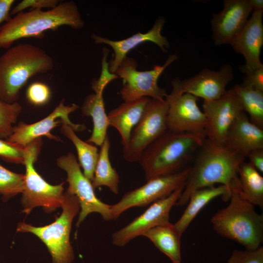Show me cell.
Instances as JSON below:
<instances>
[{
  "label": "cell",
  "mask_w": 263,
  "mask_h": 263,
  "mask_svg": "<svg viewBox=\"0 0 263 263\" xmlns=\"http://www.w3.org/2000/svg\"><path fill=\"white\" fill-rule=\"evenodd\" d=\"M176 206L186 205L197 189L219 183L225 186L231 195L241 192L238 169L245 158L225 146L212 143L207 138L198 149Z\"/></svg>",
  "instance_id": "obj_1"
},
{
  "label": "cell",
  "mask_w": 263,
  "mask_h": 263,
  "mask_svg": "<svg viewBox=\"0 0 263 263\" xmlns=\"http://www.w3.org/2000/svg\"><path fill=\"white\" fill-rule=\"evenodd\" d=\"M62 26L75 30L84 26L78 6L73 1H60L55 8L21 12L0 27V49H9L17 40L27 38H41L48 30Z\"/></svg>",
  "instance_id": "obj_2"
},
{
  "label": "cell",
  "mask_w": 263,
  "mask_h": 263,
  "mask_svg": "<svg viewBox=\"0 0 263 263\" xmlns=\"http://www.w3.org/2000/svg\"><path fill=\"white\" fill-rule=\"evenodd\" d=\"M206 138L198 134L167 130L146 148L138 161L147 181L185 169Z\"/></svg>",
  "instance_id": "obj_3"
},
{
  "label": "cell",
  "mask_w": 263,
  "mask_h": 263,
  "mask_svg": "<svg viewBox=\"0 0 263 263\" xmlns=\"http://www.w3.org/2000/svg\"><path fill=\"white\" fill-rule=\"evenodd\" d=\"M53 58L42 48L30 43L9 48L0 56V99L17 102L21 89L35 75L52 70Z\"/></svg>",
  "instance_id": "obj_4"
},
{
  "label": "cell",
  "mask_w": 263,
  "mask_h": 263,
  "mask_svg": "<svg viewBox=\"0 0 263 263\" xmlns=\"http://www.w3.org/2000/svg\"><path fill=\"white\" fill-rule=\"evenodd\" d=\"M230 203L216 212L211 219L215 231L221 236L254 250L263 240V215L255 210L254 206L238 192L232 191Z\"/></svg>",
  "instance_id": "obj_5"
},
{
  "label": "cell",
  "mask_w": 263,
  "mask_h": 263,
  "mask_svg": "<svg viewBox=\"0 0 263 263\" xmlns=\"http://www.w3.org/2000/svg\"><path fill=\"white\" fill-rule=\"evenodd\" d=\"M61 208V214L53 223L35 226L21 222L18 224L17 231L30 233L38 237L46 246L52 263H72L75 255L70 240V233L73 220L80 210L77 197L65 191Z\"/></svg>",
  "instance_id": "obj_6"
},
{
  "label": "cell",
  "mask_w": 263,
  "mask_h": 263,
  "mask_svg": "<svg viewBox=\"0 0 263 263\" xmlns=\"http://www.w3.org/2000/svg\"><path fill=\"white\" fill-rule=\"evenodd\" d=\"M42 142L41 138L29 144L27 147L24 165V189L22 193V213L29 214L36 207H41L47 213H51L61 207L64 199L63 184L52 185L47 182L36 171L34 164L37 161Z\"/></svg>",
  "instance_id": "obj_7"
},
{
  "label": "cell",
  "mask_w": 263,
  "mask_h": 263,
  "mask_svg": "<svg viewBox=\"0 0 263 263\" xmlns=\"http://www.w3.org/2000/svg\"><path fill=\"white\" fill-rule=\"evenodd\" d=\"M177 58L175 54L169 55L163 65H156L151 70L141 71L137 70L135 59L125 57L115 73L123 80V87L120 92L122 99L124 101H130L147 97L164 100L167 93L158 86V79L165 69Z\"/></svg>",
  "instance_id": "obj_8"
},
{
  "label": "cell",
  "mask_w": 263,
  "mask_h": 263,
  "mask_svg": "<svg viewBox=\"0 0 263 263\" xmlns=\"http://www.w3.org/2000/svg\"><path fill=\"white\" fill-rule=\"evenodd\" d=\"M56 164L67 174L68 187L66 192L75 196L79 201L80 210L76 226L94 212L99 213L105 221L112 220L111 205L104 203L96 197L91 181L81 171L74 154L68 152L61 156L57 159Z\"/></svg>",
  "instance_id": "obj_9"
},
{
  "label": "cell",
  "mask_w": 263,
  "mask_h": 263,
  "mask_svg": "<svg viewBox=\"0 0 263 263\" xmlns=\"http://www.w3.org/2000/svg\"><path fill=\"white\" fill-rule=\"evenodd\" d=\"M167 101L150 99L144 113L133 129L123 156L128 162H137L146 148L167 130Z\"/></svg>",
  "instance_id": "obj_10"
},
{
  "label": "cell",
  "mask_w": 263,
  "mask_h": 263,
  "mask_svg": "<svg viewBox=\"0 0 263 263\" xmlns=\"http://www.w3.org/2000/svg\"><path fill=\"white\" fill-rule=\"evenodd\" d=\"M171 83L172 90L165 98L169 105L167 116L168 130L206 137V118L197 105L198 97L183 92L179 78H174Z\"/></svg>",
  "instance_id": "obj_11"
},
{
  "label": "cell",
  "mask_w": 263,
  "mask_h": 263,
  "mask_svg": "<svg viewBox=\"0 0 263 263\" xmlns=\"http://www.w3.org/2000/svg\"><path fill=\"white\" fill-rule=\"evenodd\" d=\"M190 168H185L175 173L150 179L143 186L126 192L118 203L111 205L112 220L117 219L131 207L148 206L184 186Z\"/></svg>",
  "instance_id": "obj_12"
},
{
  "label": "cell",
  "mask_w": 263,
  "mask_h": 263,
  "mask_svg": "<svg viewBox=\"0 0 263 263\" xmlns=\"http://www.w3.org/2000/svg\"><path fill=\"white\" fill-rule=\"evenodd\" d=\"M203 109L206 118V138L215 145L224 146L229 128L244 112L232 88L217 99L204 101Z\"/></svg>",
  "instance_id": "obj_13"
},
{
  "label": "cell",
  "mask_w": 263,
  "mask_h": 263,
  "mask_svg": "<svg viewBox=\"0 0 263 263\" xmlns=\"http://www.w3.org/2000/svg\"><path fill=\"white\" fill-rule=\"evenodd\" d=\"M184 186L177 188L167 197L153 203L142 214L114 232L112 236L113 244L123 246L154 227L170 224L169 212L181 196Z\"/></svg>",
  "instance_id": "obj_14"
},
{
  "label": "cell",
  "mask_w": 263,
  "mask_h": 263,
  "mask_svg": "<svg viewBox=\"0 0 263 263\" xmlns=\"http://www.w3.org/2000/svg\"><path fill=\"white\" fill-rule=\"evenodd\" d=\"M79 106L75 104L66 106L62 100L53 111L42 120L33 124L19 122L13 127L12 134L6 139L8 142L26 147L34 140L45 136L51 139L59 140L53 135L51 131L56 127L59 121L57 118L70 126L75 132H81L86 129L83 124H75L71 122L69 115L78 109Z\"/></svg>",
  "instance_id": "obj_15"
},
{
  "label": "cell",
  "mask_w": 263,
  "mask_h": 263,
  "mask_svg": "<svg viewBox=\"0 0 263 263\" xmlns=\"http://www.w3.org/2000/svg\"><path fill=\"white\" fill-rule=\"evenodd\" d=\"M224 8L210 20L215 45L230 44L248 20L252 11L248 0H224Z\"/></svg>",
  "instance_id": "obj_16"
},
{
  "label": "cell",
  "mask_w": 263,
  "mask_h": 263,
  "mask_svg": "<svg viewBox=\"0 0 263 263\" xmlns=\"http://www.w3.org/2000/svg\"><path fill=\"white\" fill-rule=\"evenodd\" d=\"M233 76L231 66L225 64L218 71L205 68L195 75L181 80V84L184 93L210 101L219 98L226 93V86Z\"/></svg>",
  "instance_id": "obj_17"
},
{
  "label": "cell",
  "mask_w": 263,
  "mask_h": 263,
  "mask_svg": "<svg viewBox=\"0 0 263 263\" xmlns=\"http://www.w3.org/2000/svg\"><path fill=\"white\" fill-rule=\"evenodd\" d=\"M165 19L161 17L156 20L153 27L147 32L137 33L130 37L120 40H113L94 34L91 38L97 44L104 43L110 46L113 50V56L109 62L110 73L115 74L116 71L132 49L145 42L156 44L163 52H167L169 43L166 37L161 34Z\"/></svg>",
  "instance_id": "obj_18"
},
{
  "label": "cell",
  "mask_w": 263,
  "mask_h": 263,
  "mask_svg": "<svg viewBox=\"0 0 263 263\" xmlns=\"http://www.w3.org/2000/svg\"><path fill=\"white\" fill-rule=\"evenodd\" d=\"M263 10L254 11L230 43L235 51L244 56V65L251 70L263 67L260 60L263 45Z\"/></svg>",
  "instance_id": "obj_19"
},
{
  "label": "cell",
  "mask_w": 263,
  "mask_h": 263,
  "mask_svg": "<svg viewBox=\"0 0 263 263\" xmlns=\"http://www.w3.org/2000/svg\"><path fill=\"white\" fill-rule=\"evenodd\" d=\"M224 146L245 158L251 151L263 149V129L252 123L243 112L229 128Z\"/></svg>",
  "instance_id": "obj_20"
},
{
  "label": "cell",
  "mask_w": 263,
  "mask_h": 263,
  "mask_svg": "<svg viewBox=\"0 0 263 263\" xmlns=\"http://www.w3.org/2000/svg\"><path fill=\"white\" fill-rule=\"evenodd\" d=\"M150 99L144 97L134 101H124L108 114L109 126L117 130L123 147L128 144L131 132L141 119Z\"/></svg>",
  "instance_id": "obj_21"
},
{
  "label": "cell",
  "mask_w": 263,
  "mask_h": 263,
  "mask_svg": "<svg viewBox=\"0 0 263 263\" xmlns=\"http://www.w3.org/2000/svg\"><path fill=\"white\" fill-rule=\"evenodd\" d=\"M222 196L225 201L229 200L230 194L227 188L221 185L196 190L192 193L188 204L180 219L173 225L176 231L182 236L200 210L215 197Z\"/></svg>",
  "instance_id": "obj_22"
},
{
  "label": "cell",
  "mask_w": 263,
  "mask_h": 263,
  "mask_svg": "<svg viewBox=\"0 0 263 263\" xmlns=\"http://www.w3.org/2000/svg\"><path fill=\"white\" fill-rule=\"evenodd\" d=\"M81 110L84 115L92 117L93 122L92 133L86 142L100 146L107 135L109 127L103 93H94L87 95L83 100Z\"/></svg>",
  "instance_id": "obj_23"
},
{
  "label": "cell",
  "mask_w": 263,
  "mask_h": 263,
  "mask_svg": "<svg viewBox=\"0 0 263 263\" xmlns=\"http://www.w3.org/2000/svg\"><path fill=\"white\" fill-rule=\"evenodd\" d=\"M142 236L149 239L172 263H181L182 236L176 231L173 224L170 223L154 227L145 232Z\"/></svg>",
  "instance_id": "obj_24"
},
{
  "label": "cell",
  "mask_w": 263,
  "mask_h": 263,
  "mask_svg": "<svg viewBox=\"0 0 263 263\" xmlns=\"http://www.w3.org/2000/svg\"><path fill=\"white\" fill-rule=\"evenodd\" d=\"M111 143L107 135L100 146L98 158L92 184L94 189L105 186L115 194L119 193V176L111 163L109 151Z\"/></svg>",
  "instance_id": "obj_25"
},
{
  "label": "cell",
  "mask_w": 263,
  "mask_h": 263,
  "mask_svg": "<svg viewBox=\"0 0 263 263\" xmlns=\"http://www.w3.org/2000/svg\"><path fill=\"white\" fill-rule=\"evenodd\" d=\"M241 187L239 193L244 199L261 208L263 207V177L249 163L244 161L238 169Z\"/></svg>",
  "instance_id": "obj_26"
},
{
  "label": "cell",
  "mask_w": 263,
  "mask_h": 263,
  "mask_svg": "<svg viewBox=\"0 0 263 263\" xmlns=\"http://www.w3.org/2000/svg\"><path fill=\"white\" fill-rule=\"evenodd\" d=\"M60 123L61 133L75 146L77 153L78 163L83 169V173L92 182L99 155L97 147L82 140L70 126L62 121Z\"/></svg>",
  "instance_id": "obj_27"
},
{
  "label": "cell",
  "mask_w": 263,
  "mask_h": 263,
  "mask_svg": "<svg viewBox=\"0 0 263 263\" xmlns=\"http://www.w3.org/2000/svg\"><path fill=\"white\" fill-rule=\"evenodd\" d=\"M232 89L250 121L263 129V92L244 83L235 85Z\"/></svg>",
  "instance_id": "obj_28"
},
{
  "label": "cell",
  "mask_w": 263,
  "mask_h": 263,
  "mask_svg": "<svg viewBox=\"0 0 263 263\" xmlns=\"http://www.w3.org/2000/svg\"><path fill=\"white\" fill-rule=\"evenodd\" d=\"M24 185V174L14 172L0 164V195L3 202L22 193Z\"/></svg>",
  "instance_id": "obj_29"
},
{
  "label": "cell",
  "mask_w": 263,
  "mask_h": 263,
  "mask_svg": "<svg viewBox=\"0 0 263 263\" xmlns=\"http://www.w3.org/2000/svg\"><path fill=\"white\" fill-rule=\"evenodd\" d=\"M22 110L17 102L9 103L0 99V138L7 139L13 132L15 124Z\"/></svg>",
  "instance_id": "obj_30"
},
{
  "label": "cell",
  "mask_w": 263,
  "mask_h": 263,
  "mask_svg": "<svg viewBox=\"0 0 263 263\" xmlns=\"http://www.w3.org/2000/svg\"><path fill=\"white\" fill-rule=\"evenodd\" d=\"M27 147L24 148L0 138V157L7 163L24 165Z\"/></svg>",
  "instance_id": "obj_31"
},
{
  "label": "cell",
  "mask_w": 263,
  "mask_h": 263,
  "mask_svg": "<svg viewBox=\"0 0 263 263\" xmlns=\"http://www.w3.org/2000/svg\"><path fill=\"white\" fill-rule=\"evenodd\" d=\"M26 96L30 103L36 106H40L49 101L51 91L46 84L37 82L32 83L28 87Z\"/></svg>",
  "instance_id": "obj_32"
},
{
  "label": "cell",
  "mask_w": 263,
  "mask_h": 263,
  "mask_svg": "<svg viewBox=\"0 0 263 263\" xmlns=\"http://www.w3.org/2000/svg\"><path fill=\"white\" fill-rule=\"evenodd\" d=\"M227 263H263V247L261 246L254 250L235 249Z\"/></svg>",
  "instance_id": "obj_33"
},
{
  "label": "cell",
  "mask_w": 263,
  "mask_h": 263,
  "mask_svg": "<svg viewBox=\"0 0 263 263\" xmlns=\"http://www.w3.org/2000/svg\"><path fill=\"white\" fill-rule=\"evenodd\" d=\"M108 52V49L104 48L100 75L97 79L92 81V88L94 93H103L105 88L111 81L118 78L116 74L111 73L109 71V63L107 61Z\"/></svg>",
  "instance_id": "obj_34"
},
{
  "label": "cell",
  "mask_w": 263,
  "mask_h": 263,
  "mask_svg": "<svg viewBox=\"0 0 263 263\" xmlns=\"http://www.w3.org/2000/svg\"><path fill=\"white\" fill-rule=\"evenodd\" d=\"M60 2L58 0H23L19 2L11 11V15L17 14L29 7L31 10L53 8Z\"/></svg>",
  "instance_id": "obj_35"
},
{
  "label": "cell",
  "mask_w": 263,
  "mask_h": 263,
  "mask_svg": "<svg viewBox=\"0 0 263 263\" xmlns=\"http://www.w3.org/2000/svg\"><path fill=\"white\" fill-rule=\"evenodd\" d=\"M239 69L245 74L243 83L263 92V67L251 70L243 65L240 67Z\"/></svg>",
  "instance_id": "obj_36"
},
{
  "label": "cell",
  "mask_w": 263,
  "mask_h": 263,
  "mask_svg": "<svg viewBox=\"0 0 263 263\" xmlns=\"http://www.w3.org/2000/svg\"><path fill=\"white\" fill-rule=\"evenodd\" d=\"M249 163L261 173L263 172V149L251 151L246 156Z\"/></svg>",
  "instance_id": "obj_37"
},
{
  "label": "cell",
  "mask_w": 263,
  "mask_h": 263,
  "mask_svg": "<svg viewBox=\"0 0 263 263\" xmlns=\"http://www.w3.org/2000/svg\"><path fill=\"white\" fill-rule=\"evenodd\" d=\"M14 2V0H0V24L11 19V8Z\"/></svg>",
  "instance_id": "obj_38"
},
{
  "label": "cell",
  "mask_w": 263,
  "mask_h": 263,
  "mask_svg": "<svg viewBox=\"0 0 263 263\" xmlns=\"http://www.w3.org/2000/svg\"><path fill=\"white\" fill-rule=\"evenodd\" d=\"M252 10H263V0H248Z\"/></svg>",
  "instance_id": "obj_39"
}]
</instances>
